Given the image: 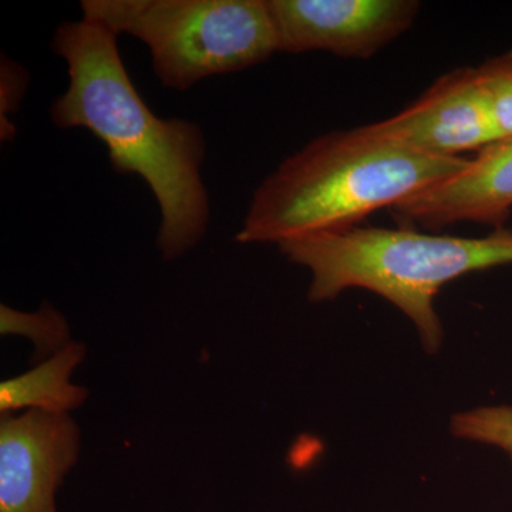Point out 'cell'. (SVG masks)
Returning a JSON list of instances; mask_svg holds the SVG:
<instances>
[{"mask_svg": "<svg viewBox=\"0 0 512 512\" xmlns=\"http://www.w3.org/2000/svg\"><path fill=\"white\" fill-rule=\"evenodd\" d=\"M117 39L84 16L55 30L52 50L67 64L69 86L53 101L50 119L62 130L92 131L114 171L146 181L160 205L157 247L173 261L200 244L210 225L202 180L207 141L198 124L151 111L128 76Z\"/></svg>", "mask_w": 512, "mask_h": 512, "instance_id": "cell-1", "label": "cell"}, {"mask_svg": "<svg viewBox=\"0 0 512 512\" xmlns=\"http://www.w3.org/2000/svg\"><path fill=\"white\" fill-rule=\"evenodd\" d=\"M468 161L387 143L363 127L323 134L256 188L237 241L278 245L356 227L460 173Z\"/></svg>", "mask_w": 512, "mask_h": 512, "instance_id": "cell-2", "label": "cell"}, {"mask_svg": "<svg viewBox=\"0 0 512 512\" xmlns=\"http://www.w3.org/2000/svg\"><path fill=\"white\" fill-rule=\"evenodd\" d=\"M278 247L311 271L309 301H333L349 288L375 292L413 320L430 353L443 340L433 305L440 289L470 272L512 264V231L504 227L483 238L352 227L286 239Z\"/></svg>", "mask_w": 512, "mask_h": 512, "instance_id": "cell-3", "label": "cell"}, {"mask_svg": "<svg viewBox=\"0 0 512 512\" xmlns=\"http://www.w3.org/2000/svg\"><path fill=\"white\" fill-rule=\"evenodd\" d=\"M80 8L146 43L157 79L180 92L278 53L266 0H83Z\"/></svg>", "mask_w": 512, "mask_h": 512, "instance_id": "cell-4", "label": "cell"}, {"mask_svg": "<svg viewBox=\"0 0 512 512\" xmlns=\"http://www.w3.org/2000/svg\"><path fill=\"white\" fill-rule=\"evenodd\" d=\"M281 53L329 52L367 59L403 35L416 0H266Z\"/></svg>", "mask_w": 512, "mask_h": 512, "instance_id": "cell-5", "label": "cell"}, {"mask_svg": "<svg viewBox=\"0 0 512 512\" xmlns=\"http://www.w3.org/2000/svg\"><path fill=\"white\" fill-rule=\"evenodd\" d=\"M363 130L387 143L440 157L480 153L498 141L476 67L444 74L396 116Z\"/></svg>", "mask_w": 512, "mask_h": 512, "instance_id": "cell-6", "label": "cell"}, {"mask_svg": "<svg viewBox=\"0 0 512 512\" xmlns=\"http://www.w3.org/2000/svg\"><path fill=\"white\" fill-rule=\"evenodd\" d=\"M70 414L28 410L0 424V512H59L56 491L79 457Z\"/></svg>", "mask_w": 512, "mask_h": 512, "instance_id": "cell-7", "label": "cell"}, {"mask_svg": "<svg viewBox=\"0 0 512 512\" xmlns=\"http://www.w3.org/2000/svg\"><path fill=\"white\" fill-rule=\"evenodd\" d=\"M512 210V138L481 150L466 167L392 208L407 224L440 229L457 222L503 228Z\"/></svg>", "mask_w": 512, "mask_h": 512, "instance_id": "cell-8", "label": "cell"}, {"mask_svg": "<svg viewBox=\"0 0 512 512\" xmlns=\"http://www.w3.org/2000/svg\"><path fill=\"white\" fill-rule=\"evenodd\" d=\"M83 343L72 342L55 356L39 363L25 375L0 384V412L28 407L29 410L53 414H69L82 406L89 396L84 387L70 383V377L86 356Z\"/></svg>", "mask_w": 512, "mask_h": 512, "instance_id": "cell-9", "label": "cell"}, {"mask_svg": "<svg viewBox=\"0 0 512 512\" xmlns=\"http://www.w3.org/2000/svg\"><path fill=\"white\" fill-rule=\"evenodd\" d=\"M0 332L2 335H20L32 340L36 359L40 360L55 356L72 343L66 318L47 302L39 311L32 313L0 306Z\"/></svg>", "mask_w": 512, "mask_h": 512, "instance_id": "cell-10", "label": "cell"}, {"mask_svg": "<svg viewBox=\"0 0 512 512\" xmlns=\"http://www.w3.org/2000/svg\"><path fill=\"white\" fill-rule=\"evenodd\" d=\"M498 141L512 138V52L476 67Z\"/></svg>", "mask_w": 512, "mask_h": 512, "instance_id": "cell-11", "label": "cell"}, {"mask_svg": "<svg viewBox=\"0 0 512 512\" xmlns=\"http://www.w3.org/2000/svg\"><path fill=\"white\" fill-rule=\"evenodd\" d=\"M451 433L458 439L477 441L501 448L512 461V407H480L456 414L451 419Z\"/></svg>", "mask_w": 512, "mask_h": 512, "instance_id": "cell-12", "label": "cell"}, {"mask_svg": "<svg viewBox=\"0 0 512 512\" xmlns=\"http://www.w3.org/2000/svg\"><path fill=\"white\" fill-rule=\"evenodd\" d=\"M29 80L28 70L22 64L5 55L0 57V138L3 143H10L18 134L12 116L25 99Z\"/></svg>", "mask_w": 512, "mask_h": 512, "instance_id": "cell-13", "label": "cell"}]
</instances>
